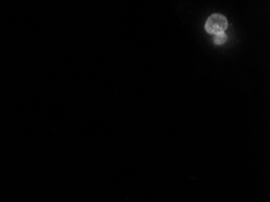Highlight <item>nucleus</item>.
<instances>
[{"label": "nucleus", "instance_id": "nucleus-1", "mask_svg": "<svg viewBox=\"0 0 270 202\" xmlns=\"http://www.w3.org/2000/svg\"><path fill=\"white\" fill-rule=\"evenodd\" d=\"M228 19L221 14H213L209 17L205 24L206 32L211 34H220L228 29Z\"/></svg>", "mask_w": 270, "mask_h": 202}, {"label": "nucleus", "instance_id": "nucleus-2", "mask_svg": "<svg viewBox=\"0 0 270 202\" xmlns=\"http://www.w3.org/2000/svg\"><path fill=\"white\" fill-rule=\"evenodd\" d=\"M228 40V37L226 35L225 33H220V34H216L213 39V42L215 45H223L224 43Z\"/></svg>", "mask_w": 270, "mask_h": 202}]
</instances>
